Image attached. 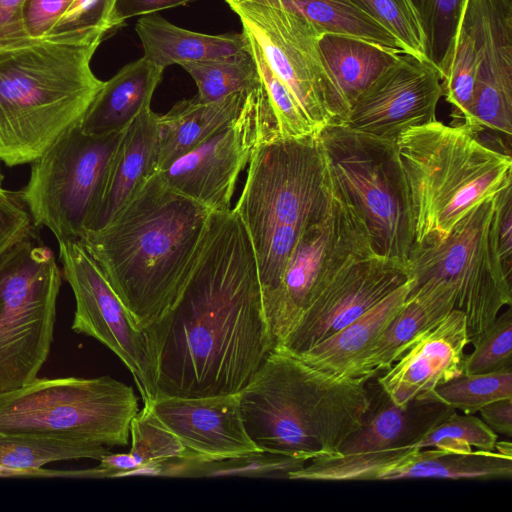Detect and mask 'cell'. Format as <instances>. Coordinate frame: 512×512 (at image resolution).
Returning <instances> with one entry per match:
<instances>
[{
    "label": "cell",
    "mask_w": 512,
    "mask_h": 512,
    "mask_svg": "<svg viewBox=\"0 0 512 512\" xmlns=\"http://www.w3.org/2000/svg\"><path fill=\"white\" fill-rule=\"evenodd\" d=\"M419 22L425 56L441 73L450 65L459 22L467 0H409Z\"/></svg>",
    "instance_id": "34"
},
{
    "label": "cell",
    "mask_w": 512,
    "mask_h": 512,
    "mask_svg": "<svg viewBox=\"0 0 512 512\" xmlns=\"http://www.w3.org/2000/svg\"><path fill=\"white\" fill-rule=\"evenodd\" d=\"M212 213L156 173L103 228L86 232L80 241L145 328L183 289Z\"/></svg>",
    "instance_id": "2"
},
{
    "label": "cell",
    "mask_w": 512,
    "mask_h": 512,
    "mask_svg": "<svg viewBox=\"0 0 512 512\" xmlns=\"http://www.w3.org/2000/svg\"><path fill=\"white\" fill-rule=\"evenodd\" d=\"M412 286L410 278L342 329L293 356L333 374L359 377L363 359L400 310Z\"/></svg>",
    "instance_id": "24"
},
{
    "label": "cell",
    "mask_w": 512,
    "mask_h": 512,
    "mask_svg": "<svg viewBox=\"0 0 512 512\" xmlns=\"http://www.w3.org/2000/svg\"><path fill=\"white\" fill-rule=\"evenodd\" d=\"M497 441V434L482 419L454 411L431 428L413 448H437L456 453L470 452L472 447L494 451Z\"/></svg>",
    "instance_id": "38"
},
{
    "label": "cell",
    "mask_w": 512,
    "mask_h": 512,
    "mask_svg": "<svg viewBox=\"0 0 512 512\" xmlns=\"http://www.w3.org/2000/svg\"><path fill=\"white\" fill-rule=\"evenodd\" d=\"M332 173L364 219L377 255L407 261L413 220L395 141L332 124L319 132Z\"/></svg>",
    "instance_id": "10"
},
{
    "label": "cell",
    "mask_w": 512,
    "mask_h": 512,
    "mask_svg": "<svg viewBox=\"0 0 512 512\" xmlns=\"http://www.w3.org/2000/svg\"><path fill=\"white\" fill-rule=\"evenodd\" d=\"M0 478H69V479H99L96 467L80 470L59 469H15L0 466Z\"/></svg>",
    "instance_id": "47"
},
{
    "label": "cell",
    "mask_w": 512,
    "mask_h": 512,
    "mask_svg": "<svg viewBox=\"0 0 512 512\" xmlns=\"http://www.w3.org/2000/svg\"><path fill=\"white\" fill-rule=\"evenodd\" d=\"M125 129L88 134L78 122L30 163L20 193L35 227H47L58 242L82 239Z\"/></svg>",
    "instance_id": "11"
},
{
    "label": "cell",
    "mask_w": 512,
    "mask_h": 512,
    "mask_svg": "<svg viewBox=\"0 0 512 512\" xmlns=\"http://www.w3.org/2000/svg\"><path fill=\"white\" fill-rule=\"evenodd\" d=\"M332 176L324 215L301 233L277 289L263 304L275 347L340 272L376 254L364 219Z\"/></svg>",
    "instance_id": "12"
},
{
    "label": "cell",
    "mask_w": 512,
    "mask_h": 512,
    "mask_svg": "<svg viewBox=\"0 0 512 512\" xmlns=\"http://www.w3.org/2000/svg\"><path fill=\"white\" fill-rule=\"evenodd\" d=\"M411 278L405 260L380 255L358 260L323 290L276 347L297 355L359 317Z\"/></svg>",
    "instance_id": "17"
},
{
    "label": "cell",
    "mask_w": 512,
    "mask_h": 512,
    "mask_svg": "<svg viewBox=\"0 0 512 512\" xmlns=\"http://www.w3.org/2000/svg\"><path fill=\"white\" fill-rule=\"evenodd\" d=\"M130 436L129 451L141 466L170 459L203 461L163 426L147 405L132 419Z\"/></svg>",
    "instance_id": "39"
},
{
    "label": "cell",
    "mask_w": 512,
    "mask_h": 512,
    "mask_svg": "<svg viewBox=\"0 0 512 512\" xmlns=\"http://www.w3.org/2000/svg\"><path fill=\"white\" fill-rule=\"evenodd\" d=\"M192 1L194 0H116L110 20L111 28L113 30L123 25L129 18L153 14Z\"/></svg>",
    "instance_id": "46"
},
{
    "label": "cell",
    "mask_w": 512,
    "mask_h": 512,
    "mask_svg": "<svg viewBox=\"0 0 512 512\" xmlns=\"http://www.w3.org/2000/svg\"><path fill=\"white\" fill-rule=\"evenodd\" d=\"M62 271L32 237L0 256V392L38 377L54 338Z\"/></svg>",
    "instance_id": "9"
},
{
    "label": "cell",
    "mask_w": 512,
    "mask_h": 512,
    "mask_svg": "<svg viewBox=\"0 0 512 512\" xmlns=\"http://www.w3.org/2000/svg\"><path fill=\"white\" fill-rule=\"evenodd\" d=\"M197 85V99L220 100L231 94L248 93L261 85L257 65L247 50L214 59L181 65Z\"/></svg>",
    "instance_id": "32"
},
{
    "label": "cell",
    "mask_w": 512,
    "mask_h": 512,
    "mask_svg": "<svg viewBox=\"0 0 512 512\" xmlns=\"http://www.w3.org/2000/svg\"><path fill=\"white\" fill-rule=\"evenodd\" d=\"M261 94L262 85L249 91L232 120L158 172L163 181L212 212L229 211L239 175L261 142Z\"/></svg>",
    "instance_id": "15"
},
{
    "label": "cell",
    "mask_w": 512,
    "mask_h": 512,
    "mask_svg": "<svg viewBox=\"0 0 512 512\" xmlns=\"http://www.w3.org/2000/svg\"><path fill=\"white\" fill-rule=\"evenodd\" d=\"M512 456L478 449L465 453L437 448L415 449L384 480L411 478L510 479Z\"/></svg>",
    "instance_id": "30"
},
{
    "label": "cell",
    "mask_w": 512,
    "mask_h": 512,
    "mask_svg": "<svg viewBox=\"0 0 512 512\" xmlns=\"http://www.w3.org/2000/svg\"><path fill=\"white\" fill-rule=\"evenodd\" d=\"M145 329L156 396L237 394L258 371L275 345L254 250L233 209L212 213L183 289Z\"/></svg>",
    "instance_id": "1"
},
{
    "label": "cell",
    "mask_w": 512,
    "mask_h": 512,
    "mask_svg": "<svg viewBox=\"0 0 512 512\" xmlns=\"http://www.w3.org/2000/svg\"><path fill=\"white\" fill-rule=\"evenodd\" d=\"M0 190H2V175H1V170H0Z\"/></svg>",
    "instance_id": "50"
},
{
    "label": "cell",
    "mask_w": 512,
    "mask_h": 512,
    "mask_svg": "<svg viewBox=\"0 0 512 512\" xmlns=\"http://www.w3.org/2000/svg\"><path fill=\"white\" fill-rule=\"evenodd\" d=\"M456 304V289L429 279L414 284L400 310L363 359L358 376L387 371L422 335L439 324Z\"/></svg>",
    "instance_id": "23"
},
{
    "label": "cell",
    "mask_w": 512,
    "mask_h": 512,
    "mask_svg": "<svg viewBox=\"0 0 512 512\" xmlns=\"http://www.w3.org/2000/svg\"><path fill=\"white\" fill-rule=\"evenodd\" d=\"M486 38V0H467L449 68L442 79L443 96L462 123L472 104ZM457 123V124H460Z\"/></svg>",
    "instance_id": "29"
},
{
    "label": "cell",
    "mask_w": 512,
    "mask_h": 512,
    "mask_svg": "<svg viewBox=\"0 0 512 512\" xmlns=\"http://www.w3.org/2000/svg\"><path fill=\"white\" fill-rule=\"evenodd\" d=\"M370 378L367 381L370 406L362 424L340 446L339 454L413 448L431 428L456 411L431 392L398 406L377 380L372 383Z\"/></svg>",
    "instance_id": "21"
},
{
    "label": "cell",
    "mask_w": 512,
    "mask_h": 512,
    "mask_svg": "<svg viewBox=\"0 0 512 512\" xmlns=\"http://www.w3.org/2000/svg\"><path fill=\"white\" fill-rule=\"evenodd\" d=\"M283 1L309 20L321 33L345 34L400 49L391 34L350 0Z\"/></svg>",
    "instance_id": "33"
},
{
    "label": "cell",
    "mask_w": 512,
    "mask_h": 512,
    "mask_svg": "<svg viewBox=\"0 0 512 512\" xmlns=\"http://www.w3.org/2000/svg\"><path fill=\"white\" fill-rule=\"evenodd\" d=\"M442 96L438 69L428 60L403 51L357 97L341 124L396 142L409 128L437 120L436 108Z\"/></svg>",
    "instance_id": "16"
},
{
    "label": "cell",
    "mask_w": 512,
    "mask_h": 512,
    "mask_svg": "<svg viewBox=\"0 0 512 512\" xmlns=\"http://www.w3.org/2000/svg\"><path fill=\"white\" fill-rule=\"evenodd\" d=\"M467 344L466 315L454 308L413 343L377 382L396 405L403 406L462 375Z\"/></svg>",
    "instance_id": "19"
},
{
    "label": "cell",
    "mask_w": 512,
    "mask_h": 512,
    "mask_svg": "<svg viewBox=\"0 0 512 512\" xmlns=\"http://www.w3.org/2000/svg\"><path fill=\"white\" fill-rule=\"evenodd\" d=\"M135 30L142 43L143 57L162 69L235 54L249 47L243 32L220 35L194 32L155 13L140 16Z\"/></svg>",
    "instance_id": "27"
},
{
    "label": "cell",
    "mask_w": 512,
    "mask_h": 512,
    "mask_svg": "<svg viewBox=\"0 0 512 512\" xmlns=\"http://www.w3.org/2000/svg\"><path fill=\"white\" fill-rule=\"evenodd\" d=\"M510 187L471 208L444 239L413 244L407 259L414 284L435 279L455 287V308L466 315L469 343L512 303L511 274L498 244L501 206Z\"/></svg>",
    "instance_id": "8"
},
{
    "label": "cell",
    "mask_w": 512,
    "mask_h": 512,
    "mask_svg": "<svg viewBox=\"0 0 512 512\" xmlns=\"http://www.w3.org/2000/svg\"><path fill=\"white\" fill-rule=\"evenodd\" d=\"M26 0H0V49L17 47L30 38L23 20Z\"/></svg>",
    "instance_id": "45"
},
{
    "label": "cell",
    "mask_w": 512,
    "mask_h": 512,
    "mask_svg": "<svg viewBox=\"0 0 512 512\" xmlns=\"http://www.w3.org/2000/svg\"><path fill=\"white\" fill-rule=\"evenodd\" d=\"M332 192L319 133L257 146L233 210L254 250L263 304L277 289L301 233L324 215Z\"/></svg>",
    "instance_id": "5"
},
{
    "label": "cell",
    "mask_w": 512,
    "mask_h": 512,
    "mask_svg": "<svg viewBox=\"0 0 512 512\" xmlns=\"http://www.w3.org/2000/svg\"><path fill=\"white\" fill-rule=\"evenodd\" d=\"M414 244L442 240L475 205L511 186L512 159L463 124L435 120L397 139Z\"/></svg>",
    "instance_id": "6"
},
{
    "label": "cell",
    "mask_w": 512,
    "mask_h": 512,
    "mask_svg": "<svg viewBox=\"0 0 512 512\" xmlns=\"http://www.w3.org/2000/svg\"><path fill=\"white\" fill-rule=\"evenodd\" d=\"M224 1L314 129L319 133L328 125L341 124L348 111L324 66L319 49L322 33L283 0Z\"/></svg>",
    "instance_id": "13"
},
{
    "label": "cell",
    "mask_w": 512,
    "mask_h": 512,
    "mask_svg": "<svg viewBox=\"0 0 512 512\" xmlns=\"http://www.w3.org/2000/svg\"><path fill=\"white\" fill-rule=\"evenodd\" d=\"M307 462L265 451H254L218 460H185L175 470L174 477L241 476L252 478L289 479L292 472Z\"/></svg>",
    "instance_id": "35"
},
{
    "label": "cell",
    "mask_w": 512,
    "mask_h": 512,
    "mask_svg": "<svg viewBox=\"0 0 512 512\" xmlns=\"http://www.w3.org/2000/svg\"><path fill=\"white\" fill-rule=\"evenodd\" d=\"M247 38L270 107L273 140L317 134L293 94L270 69L257 44Z\"/></svg>",
    "instance_id": "37"
},
{
    "label": "cell",
    "mask_w": 512,
    "mask_h": 512,
    "mask_svg": "<svg viewBox=\"0 0 512 512\" xmlns=\"http://www.w3.org/2000/svg\"><path fill=\"white\" fill-rule=\"evenodd\" d=\"M164 69L145 57L121 68L104 84L79 121L88 134L124 130L146 108L161 81Z\"/></svg>",
    "instance_id": "25"
},
{
    "label": "cell",
    "mask_w": 512,
    "mask_h": 512,
    "mask_svg": "<svg viewBox=\"0 0 512 512\" xmlns=\"http://www.w3.org/2000/svg\"><path fill=\"white\" fill-rule=\"evenodd\" d=\"M482 420L495 433L512 436V398L493 401L479 410Z\"/></svg>",
    "instance_id": "48"
},
{
    "label": "cell",
    "mask_w": 512,
    "mask_h": 512,
    "mask_svg": "<svg viewBox=\"0 0 512 512\" xmlns=\"http://www.w3.org/2000/svg\"><path fill=\"white\" fill-rule=\"evenodd\" d=\"M368 379L327 372L275 347L238 393L245 431L259 451L306 462L338 455L370 406Z\"/></svg>",
    "instance_id": "3"
},
{
    "label": "cell",
    "mask_w": 512,
    "mask_h": 512,
    "mask_svg": "<svg viewBox=\"0 0 512 512\" xmlns=\"http://www.w3.org/2000/svg\"><path fill=\"white\" fill-rule=\"evenodd\" d=\"M470 343L474 349L463 357L462 374H482L512 368L511 305Z\"/></svg>",
    "instance_id": "40"
},
{
    "label": "cell",
    "mask_w": 512,
    "mask_h": 512,
    "mask_svg": "<svg viewBox=\"0 0 512 512\" xmlns=\"http://www.w3.org/2000/svg\"><path fill=\"white\" fill-rule=\"evenodd\" d=\"M108 32L49 34L0 49V160L30 164L78 123L104 81L91 60Z\"/></svg>",
    "instance_id": "4"
},
{
    "label": "cell",
    "mask_w": 512,
    "mask_h": 512,
    "mask_svg": "<svg viewBox=\"0 0 512 512\" xmlns=\"http://www.w3.org/2000/svg\"><path fill=\"white\" fill-rule=\"evenodd\" d=\"M110 448L83 441L50 436L0 434V466L37 469L64 460H100Z\"/></svg>",
    "instance_id": "31"
},
{
    "label": "cell",
    "mask_w": 512,
    "mask_h": 512,
    "mask_svg": "<svg viewBox=\"0 0 512 512\" xmlns=\"http://www.w3.org/2000/svg\"><path fill=\"white\" fill-rule=\"evenodd\" d=\"M499 252L508 273L511 274L512 259V188L504 196L498 226Z\"/></svg>",
    "instance_id": "49"
},
{
    "label": "cell",
    "mask_w": 512,
    "mask_h": 512,
    "mask_svg": "<svg viewBox=\"0 0 512 512\" xmlns=\"http://www.w3.org/2000/svg\"><path fill=\"white\" fill-rule=\"evenodd\" d=\"M133 388L109 375L37 377L0 392V434L50 436L127 446L139 412Z\"/></svg>",
    "instance_id": "7"
},
{
    "label": "cell",
    "mask_w": 512,
    "mask_h": 512,
    "mask_svg": "<svg viewBox=\"0 0 512 512\" xmlns=\"http://www.w3.org/2000/svg\"><path fill=\"white\" fill-rule=\"evenodd\" d=\"M115 3L116 0H74L47 35L93 29L109 32Z\"/></svg>",
    "instance_id": "42"
},
{
    "label": "cell",
    "mask_w": 512,
    "mask_h": 512,
    "mask_svg": "<svg viewBox=\"0 0 512 512\" xmlns=\"http://www.w3.org/2000/svg\"><path fill=\"white\" fill-rule=\"evenodd\" d=\"M319 49L325 69L348 112L357 97L403 52L338 33H322Z\"/></svg>",
    "instance_id": "28"
},
{
    "label": "cell",
    "mask_w": 512,
    "mask_h": 512,
    "mask_svg": "<svg viewBox=\"0 0 512 512\" xmlns=\"http://www.w3.org/2000/svg\"><path fill=\"white\" fill-rule=\"evenodd\" d=\"M393 36L400 49L427 60L424 38L409 0H350Z\"/></svg>",
    "instance_id": "41"
},
{
    "label": "cell",
    "mask_w": 512,
    "mask_h": 512,
    "mask_svg": "<svg viewBox=\"0 0 512 512\" xmlns=\"http://www.w3.org/2000/svg\"><path fill=\"white\" fill-rule=\"evenodd\" d=\"M157 118L148 107L126 127L86 232L103 228L158 173Z\"/></svg>",
    "instance_id": "22"
},
{
    "label": "cell",
    "mask_w": 512,
    "mask_h": 512,
    "mask_svg": "<svg viewBox=\"0 0 512 512\" xmlns=\"http://www.w3.org/2000/svg\"><path fill=\"white\" fill-rule=\"evenodd\" d=\"M62 275L76 302L71 329L108 347L131 372L143 403L156 396V371L146 329L126 308L80 240L58 242Z\"/></svg>",
    "instance_id": "14"
},
{
    "label": "cell",
    "mask_w": 512,
    "mask_h": 512,
    "mask_svg": "<svg viewBox=\"0 0 512 512\" xmlns=\"http://www.w3.org/2000/svg\"><path fill=\"white\" fill-rule=\"evenodd\" d=\"M144 405L201 460L259 451L245 431L238 393L195 398L156 396Z\"/></svg>",
    "instance_id": "18"
},
{
    "label": "cell",
    "mask_w": 512,
    "mask_h": 512,
    "mask_svg": "<svg viewBox=\"0 0 512 512\" xmlns=\"http://www.w3.org/2000/svg\"><path fill=\"white\" fill-rule=\"evenodd\" d=\"M34 224L20 191L0 190V256L20 241L33 237Z\"/></svg>",
    "instance_id": "43"
},
{
    "label": "cell",
    "mask_w": 512,
    "mask_h": 512,
    "mask_svg": "<svg viewBox=\"0 0 512 512\" xmlns=\"http://www.w3.org/2000/svg\"><path fill=\"white\" fill-rule=\"evenodd\" d=\"M431 393L455 410L474 414L493 401L512 398V368L482 374H462L437 386Z\"/></svg>",
    "instance_id": "36"
},
{
    "label": "cell",
    "mask_w": 512,
    "mask_h": 512,
    "mask_svg": "<svg viewBox=\"0 0 512 512\" xmlns=\"http://www.w3.org/2000/svg\"><path fill=\"white\" fill-rule=\"evenodd\" d=\"M74 0H26L23 20L32 39L46 36Z\"/></svg>",
    "instance_id": "44"
},
{
    "label": "cell",
    "mask_w": 512,
    "mask_h": 512,
    "mask_svg": "<svg viewBox=\"0 0 512 512\" xmlns=\"http://www.w3.org/2000/svg\"><path fill=\"white\" fill-rule=\"evenodd\" d=\"M247 93L237 92L217 101L196 96L177 102L157 118L158 172L188 153L241 110Z\"/></svg>",
    "instance_id": "26"
},
{
    "label": "cell",
    "mask_w": 512,
    "mask_h": 512,
    "mask_svg": "<svg viewBox=\"0 0 512 512\" xmlns=\"http://www.w3.org/2000/svg\"><path fill=\"white\" fill-rule=\"evenodd\" d=\"M512 133V0H486V38L472 104L460 123Z\"/></svg>",
    "instance_id": "20"
}]
</instances>
